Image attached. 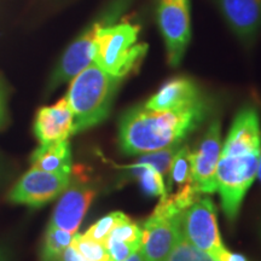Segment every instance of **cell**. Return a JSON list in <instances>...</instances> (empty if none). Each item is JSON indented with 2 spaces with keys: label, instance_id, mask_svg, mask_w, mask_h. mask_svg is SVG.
Masks as SVG:
<instances>
[{
  "label": "cell",
  "instance_id": "cell-1",
  "mask_svg": "<svg viewBox=\"0 0 261 261\" xmlns=\"http://www.w3.org/2000/svg\"><path fill=\"white\" fill-rule=\"evenodd\" d=\"M207 114L205 100L168 112L136 107L127 110L120 120V148L125 154L138 155L179 145L202 125Z\"/></svg>",
  "mask_w": 261,
  "mask_h": 261
},
{
  "label": "cell",
  "instance_id": "cell-2",
  "mask_svg": "<svg viewBox=\"0 0 261 261\" xmlns=\"http://www.w3.org/2000/svg\"><path fill=\"white\" fill-rule=\"evenodd\" d=\"M132 0H113L100 16L94 39L93 62L114 76H127L145 56L148 45L139 42V27L132 22L116 19Z\"/></svg>",
  "mask_w": 261,
  "mask_h": 261
},
{
  "label": "cell",
  "instance_id": "cell-3",
  "mask_svg": "<svg viewBox=\"0 0 261 261\" xmlns=\"http://www.w3.org/2000/svg\"><path fill=\"white\" fill-rule=\"evenodd\" d=\"M121 80L92 62L70 81L65 98L74 115L73 133L92 128L109 116Z\"/></svg>",
  "mask_w": 261,
  "mask_h": 261
},
{
  "label": "cell",
  "instance_id": "cell-4",
  "mask_svg": "<svg viewBox=\"0 0 261 261\" xmlns=\"http://www.w3.org/2000/svg\"><path fill=\"white\" fill-rule=\"evenodd\" d=\"M260 152L220 156L217 168V191L230 221L236 220L247 191L256 178Z\"/></svg>",
  "mask_w": 261,
  "mask_h": 261
},
{
  "label": "cell",
  "instance_id": "cell-5",
  "mask_svg": "<svg viewBox=\"0 0 261 261\" xmlns=\"http://www.w3.org/2000/svg\"><path fill=\"white\" fill-rule=\"evenodd\" d=\"M156 19L169 65L177 67L191 39L190 0H158Z\"/></svg>",
  "mask_w": 261,
  "mask_h": 261
},
{
  "label": "cell",
  "instance_id": "cell-6",
  "mask_svg": "<svg viewBox=\"0 0 261 261\" xmlns=\"http://www.w3.org/2000/svg\"><path fill=\"white\" fill-rule=\"evenodd\" d=\"M181 227L185 236L195 247L217 259L224 246L218 228L217 211L212 198L200 197L185 210L181 215Z\"/></svg>",
  "mask_w": 261,
  "mask_h": 261
},
{
  "label": "cell",
  "instance_id": "cell-7",
  "mask_svg": "<svg viewBox=\"0 0 261 261\" xmlns=\"http://www.w3.org/2000/svg\"><path fill=\"white\" fill-rule=\"evenodd\" d=\"M70 181V175L31 168L9 192V201L16 204L41 207L60 196Z\"/></svg>",
  "mask_w": 261,
  "mask_h": 261
},
{
  "label": "cell",
  "instance_id": "cell-8",
  "mask_svg": "<svg viewBox=\"0 0 261 261\" xmlns=\"http://www.w3.org/2000/svg\"><path fill=\"white\" fill-rule=\"evenodd\" d=\"M221 127L215 120L192 151V182L200 194H214L217 191V168L221 156Z\"/></svg>",
  "mask_w": 261,
  "mask_h": 261
},
{
  "label": "cell",
  "instance_id": "cell-9",
  "mask_svg": "<svg viewBox=\"0 0 261 261\" xmlns=\"http://www.w3.org/2000/svg\"><path fill=\"white\" fill-rule=\"evenodd\" d=\"M96 194V189L83 179L75 178L73 181H69L55 207L50 226L62 228L73 234L76 233Z\"/></svg>",
  "mask_w": 261,
  "mask_h": 261
},
{
  "label": "cell",
  "instance_id": "cell-10",
  "mask_svg": "<svg viewBox=\"0 0 261 261\" xmlns=\"http://www.w3.org/2000/svg\"><path fill=\"white\" fill-rule=\"evenodd\" d=\"M181 215L159 213L154 211L142 230L139 252L144 261H165L177 241L181 226Z\"/></svg>",
  "mask_w": 261,
  "mask_h": 261
},
{
  "label": "cell",
  "instance_id": "cell-11",
  "mask_svg": "<svg viewBox=\"0 0 261 261\" xmlns=\"http://www.w3.org/2000/svg\"><path fill=\"white\" fill-rule=\"evenodd\" d=\"M100 25V18L93 22L89 28L76 40H74L62 55L60 62L55 68L48 83V91H54L62 84L71 81L93 62L94 39L98 28Z\"/></svg>",
  "mask_w": 261,
  "mask_h": 261
},
{
  "label": "cell",
  "instance_id": "cell-12",
  "mask_svg": "<svg viewBox=\"0 0 261 261\" xmlns=\"http://www.w3.org/2000/svg\"><path fill=\"white\" fill-rule=\"evenodd\" d=\"M221 16L244 46H252L261 32V0H215Z\"/></svg>",
  "mask_w": 261,
  "mask_h": 261
},
{
  "label": "cell",
  "instance_id": "cell-13",
  "mask_svg": "<svg viewBox=\"0 0 261 261\" xmlns=\"http://www.w3.org/2000/svg\"><path fill=\"white\" fill-rule=\"evenodd\" d=\"M260 150L261 125L259 113L254 107L246 106L234 117L221 149V156L260 152Z\"/></svg>",
  "mask_w": 261,
  "mask_h": 261
},
{
  "label": "cell",
  "instance_id": "cell-14",
  "mask_svg": "<svg viewBox=\"0 0 261 261\" xmlns=\"http://www.w3.org/2000/svg\"><path fill=\"white\" fill-rule=\"evenodd\" d=\"M74 115L67 98H62L54 106L38 110L34 121V135L40 144L67 140L73 133Z\"/></svg>",
  "mask_w": 261,
  "mask_h": 261
},
{
  "label": "cell",
  "instance_id": "cell-15",
  "mask_svg": "<svg viewBox=\"0 0 261 261\" xmlns=\"http://www.w3.org/2000/svg\"><path fill=\"white\" fill-rule=\"evenodd\" d=\"M204 100L194 80L189 77H174L160 87V90L144 104L154 112L184 109Z\"/></svg>",
  "mask_w": 261,
  "mask_h": 261
},
{
  "label": "cell",
  "instance_id": "cell-16",
  "mask_svg": "<svg viewBox=\"0 0 261 261\" xmlns=\"http://www.w3.org/2000/svg\"><path fill=\"white\" fill-rule=\"evenodd\" d=\"M31 163L33 168L57 173V174L70 175L73 163H71L69 142L67 139L51 143V144H40L32 154Z\"/></svg>",
  "mask_w": 261,
  "mask_h": 261
},
{
  "label": "cell",
  "instance_id": "cell-17",
  "mask_svg": "<svg viewBox=\"0 0 261 261\" xmlns=\"http://www.w3.org/2000/svg\"><path fill=\"white\" fill-rule=\"evenodd\" d=\"M74 234L48 225L41 250V261H61L62 254L73 241Z\"/></svg>",
  "mask_w": 261,
  "mask_h": 261
},
{
  "label": "cell",
  "instance_id": "cell-18",
  "mask_svg": "<svg viewBox=\"0 0 261 261\" xmlns=\"http://www.w3.org/2000/svg\"><path fill=\"white\" fill-rule=\"evenodd\" d=\"M130 172L135 177L138 179V182L148 196H163L166 192L165 181L158 169L149 165H142V163H136L130 166Z\"/></svg>",
  "mask_w": 261,
  "mask_h": 261
},
{
  "label": "cell",
  "instance_id": "cell-19",
  "mask_svg": "<svg viewBox=\"0 0 261 261\" xmlns=\"http://www.w3.org/2000/svg\"><path fill=\"white\" fill-rule=\"evenodd\" d=\"M169 189L172 182L182 187L185 184H194L192 182V151L189 146L179 148L173 158L171 171H169Z\"/></svg>",
  "mask_w": 261,
  "mask_h": 261
},
{
  "label": "cell",
  "instance_id": "cell-20",
  "mask_svg": "<svg viewBox=\"0 0 261 261\" xmlns=\"http://www.w3.org/2000/svg\"><path fill=\"white\" fill-rule=\"evenodd\" d=\"M165 261H218L211 254L203 252L195 247L184 234L182 227L179 230L177 241L171 253L166 257Z\"/></svg>",
  "mask_w": 261,
  "mask_h": 261
},
{
  "label": "cell",
  "instance_id": "cell-21",
  "mask_svg": "<svg viewBox=\"0 0 261 261\" xmlns=\"http://www.w3.org/2000/svg\"><path fill=\"white\" fill-rule=\"evenodd\" d=\"M73 244L77 249V252L81 254L84 260L86 261H104L107 260L108 255L106 247L103 243L97 242L86 234L75 233L73 237Z\"/></svg>",
  "mask_w": 261,
  "mask_h": 261
},
{
  "label": "cell",
  "instance_id": "cell-22",
  "mask_svg": "<svg viewBox=\"0 0 261 261\" xmlns=\"http://www.w3.org/2000/svg\"><path fill=\"white\" fill-rule=\"evenodd\" d=\"M126 219H128V217L126 214H123L122 212H113V213L108 214L106 217L100 218L99 220L96 221L85 232V234L92 238V240L97 241V242L104 244L108 236H109V233L113 231V228Z\"/></svg>",
  "mask_w": 261,
  "mask_h": 261
},
{
  "label": "cell",
  "instance_id": "cell-23",
  "mask_svg": "<svg viewBox=\"0 0 261 261\" xmlns=\"http://www.w3.org/2000/svg\"><path fill=\"white\" fill-rule=\"evenodd\" d=\"M179 145L171 146V148H166L158 150V151L146 152L138 160L137 163H142V165H149L151 167L161 173L162 177L169 175V171H171V165L174 158L175 152L178 151Z\"/></svg>",
  "mask_w": 261,
  "mask_h": 261
},
{
  "label": "cell",
  "instance_id": "cell-24",
  "mask_svg": "<svg viewBox=\"0 0 261 261\" xmlns=\"http://www.w3.org/2000/svg\"><path fill=\"white\" fill-rule=\"evenodd\" d=\"M107 240L132 244V246L140 248V243H142V228L128 218V219L123 220L122 223L116 225L113 228L112 232L109 233Z\"/></svg>",
  "mask_w": 261,
  "mask_h": 261
},
{
  "label": "cell",
  "instance_id": "cell-25",
  "mask_svg": "<svg viewBox=\"0 0 261 261\" xmlns=\"http://www.w3.org/2000/svg\"><path fill=\"white\" fill-rule=\"evenodd\" d=\"M217 260L218 261H249L248 260V257L246 255H243V254L231 252V250H228L227 248L225 247L220 250V253L218 254Z\"/></svg>",
  "mask_w": 261,
  "mask_h": 261
},
{
  "label": "cell",
  "instance_id": "cell-26",
  "mask_svg": "<svg viewBox=\"0 0 261 261\" xmlns=\"http://www.w3.org/2000/svg\"><path fill=\"white\" fill-rule=\"evenodd\" d=\"M61 261H84V257L81 256V254L77 252V249L71 242L62 254Z\"/></svg>",
  "mask_w": 261,
  "mask_h": 261
},
{
  "label": "cell",
  "instance_id": "cell-27",
  "mask_svg": "<svg viewBox=\"0 0 261 261\" xmlns=\"http://www.w3.org/2000/svg\"><path fill=\"white\" fill-rule=\"evenodd\" d=\"M123 261H144V259H143L142 254H140L139 250H137V252L130 254V255Z\"/></svg>",
  "mask_w": 261,
  "mask_h": 261
},
{
  "label": "cell",
  "instance_id": "cell-28",
  "mask_svg": "<svg viewBox=\"0 0 261 261\" xmlns=\"http://www.w3.org/2000/svg\"><path fill=\"white\" fill-rule=\"evenodd\" d=\"M0 261H9V254L2 246H0Z\"/></svg>",
  "mask_w": 261,
  "mask_h": 261
},
{
  "label": "cell",
  "instance_id": "cell-29",
  "mask_svg": "<svg viewBox=\"0 0 261 261\" xmlns=\"http://www.w3.org/2000/svg\"><path fill=\"white\" fill-rule=\"evenodd\" d=\"M3 117H4V102H3L2 92H0V123L3 121Z\"/></svg>",
  "mask_w": 261,
  "mask_h": 261
},
{
  "label": "cell",
  "instance_id": "cell-30",
  "mask_svg": "<svg viewBox=\"0 0 261 261\" xmlns=\"http://www.w3.org/2000/svg\"><path fill=\"white\" fill-rule=\"evenodd\" d=\"M256 177L259 178V180L261 181V150H260V156H259V165H257V172H256Z\"/></svg>",
  "mask_w": 261,
  "mask_h": 261
},
{
  "label": "cell",
  "instance_id": "cell-31",
  "mask_svg": "<svg viewBox=\"0 0 261 261\" xmlns=\"http://www.w3.org/2000/svg\"><path fill=\"white\" fill-rule=\"evenodd\" d=\"M104 261H113V260L110 259V257H108V259H107V260H104Z\"/></svg>",
  "mask_w": 261,
  "mask_h": 261
}]
</instances>
